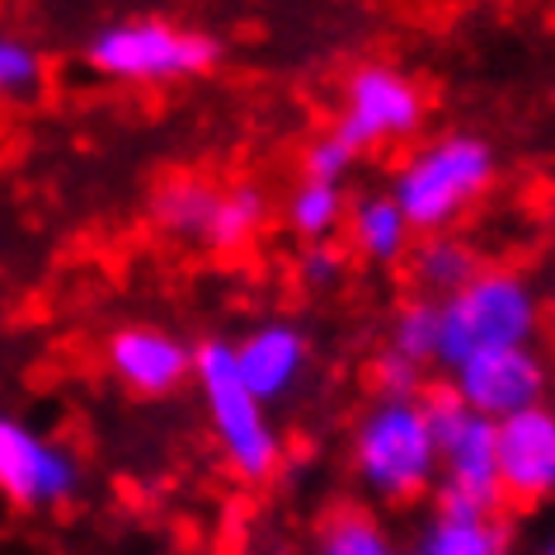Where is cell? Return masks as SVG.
<instances>
[{
  "label": "cell",
  "instance_id": "obj_18",
  "mask_svg": "<svg viewBox=\"0 0 555 555\" xmlns=\"http://www.w3.org/2000/svg\"><path fill=\"white\" fill-rule=\"evenodd\" d=\"M349 203H344L339 184H321V179H301L287 198V227H293L307 245H325L330 235L344 227Z\"/></svg>",
  "mask_w": 555,
  "mask_h": 555
},
{
  "label": "cell",
  "instance_id": "obj_8",
  "mask_svg": "<svg viewBox=\"0 0 555 555\" xmlns=\"http://www.w3.org/2000/svg\"><path fill=\"white\" fill-rule=\"evenodd\" d=\"M420 122H424V90L405 72H396V66L367 62L344 86L335 137H344L363 156V151L405 142V137L420 132Z\"/></svg>",
  "mask_w": 555,
  "mask_h": 555
},
{
  "label": "cell",
  "instance_id": "obj_2",
  "mask_svg": "<svg viewBox=\"0 0 555 555\" xmlns=\"http://www.w3.org/2000/svg\"><path fill=\"white\" fill-rule=\"evenodd\" d=\"M494 184V151L476 132H448L410 151L396 170L391 203L414 235H448Z\"/></svg>",
  "mask_w": 555,
  "mask_h": 555
},
{
  "label": "cell",
  "instance_id": "obj_6",
  "mask_svg": "<svg viewBox=\"0 0 555 555\" xmlns=\"http://www.w3.org/2000/svg\"><path fill=\"white\" fill-rule=\"evenodd\" d=\"M217 62V38L175 20H118L94 34L90 66L118 86H170Z\"/></svg>",
  "mask_w": 555,
  "mask_h": 555
},
{
  "label": "cell",
  "instance_id": "obj_23",
  "mask_svg": "<svg viewBox=\"0 0 555 555\" xmlns=\"http://www.w3.org/2000/svg\"><path fill=\"white\" fill-rule=\"evenodd\" d=\"M358 151L344 142V137H315V142L307 146V156H301V165H307V179H321V184H339L344 175L353 170Z\"/></svg>",
  "mask_w": 555,
  "mask_h": 555
},
{
  "label": "cell",
  "instance_id": "obj_27",
  "mask_svg": "<svg viewBox=\"0 0 555 555\" xmlns=\"http://www.w3.org/2000/svg\"><path fill=\"white\" fill-rule=\"evenodd\" d=\"M396 555H410V551H396Z\"/></svg>",
  "mask_w": 555,
  "mask_h": 555
},
{
  "label": "cell",
  "instance_id": "obj_19",
  "mask_svg": "<svg viewBox=\"0 0 555 555\" xmlns=\"http://www.w3.org/2000/svg\"><path fill=\"white\" fill-rule=\"evenodd\" d=\"M315 555H396V546L367 508H344L321 527Z\"/></svg>",
  "mask_w": 555,
  "mask_h": 555
},
{
  "label": "cell",
  "instance_id": "obj_9",
  "mask_svg": "<svg viewBox=\"0 0 555 555\" xmlns=\"http://www.w3.org/2000/svg\"><path fill=\"white\" fill-rule=\"evenodd\" d=\"M546 391H551V367L537 353V344L532 349L480 353L470 363L452 367V396L490 424H504L522 410L546 405Z\"/></svg>",
  "mask_w": 555,
  "mask_h": 555
},
{
  "label": "cell",
  "instance_id": "obj_20",
  "mask_svg": "<svg viewBox=\"0 0 555 555\" xmlns=\"http://www.w3.org/2000/svg\"><path fill=\"white\" fill-rule=\"evenodd\" d=\"M391 353L410 358V363H438V301L414 297L396 311L391 321Z\"/></svg>",
  "mask_w": 555,
  "mask_h": 555
},
{
  "label": "cell",
  "instance_id": "obj_3",
  "mask_svg": "<svg viewBox=\"0 0 555 555\" xmlns=\"http://www.w3.org/2000/svg\"><path fill=\"white\" fill-rule=\"evenodd\" d=\"M353 470L377 504H420L438 485V448L420 400H372L353 424Z\"/></svg>",
  "mask_w": 555,
  "mask_h": 555
},
{
  "label": "cell",
  "instance_id": "obj_1",
  "mask_svg": "<svg viewBox=\"0 0 555 555\" xmlns=\"http://www.w3.org/2000/svg\"><path fill=\"white\" fill-rule=\"evenodd\" d=\"M541 330V297L522 273L480 269L466 287L438 301V363L462 367L480 353L532 349Z\"/></svg>",
  "mask_w": 555,
  "mask_h": 555
},
{
  "label": "cell",
  "instance_id": "obj_22",
  "mask_svg": "<svg viewBox=\"0 0 555 555\" xmlns=\"http://www.w3.org/2000/svg\"><path fill=\"white\" fill-rule=\"evenodd\" d=\"M372 391H377V400H420L424 396V367L386 349L377 363H372Z\"/></svg>",
  "mask_w": 555,
  "mask_h": 555
},
{
  "label": "cell",
  "instance_id": "obj_7",
  "mask_svg": "<svg viewBox=\"0 0 555 555\" xmlns=\"http://www.w3.org/2000/svg\"><path fill=\"white\" fill-rule=\"evenodd\" d=\"M80 490V462L20 414H0V499L10 508H62Z\"/></svg>",
  "mask_w": 555,
  "mask_h": 555
},
{
  "label": "cell",
  "instance_id": "obj_26",
  "mask_svg": "<svg viewBox=\"0 0 555 555\" xmlns=\"http://www.w3.org/2000/svg\"><path fill=\"white\" fill-rule=\"evenodd\" d=\"M551 321H555V297H551Z\"/></svg>",
  "mask_w": 555,
  "mask_h": 555
},
{
  "label": "cell",
  "instance_id": "obj_15",
  "mask_svg": "<svg viewBox=\"0 0 555 555\" xmlns=\"http://www.w3.org/2000/svg\"><path fill=\"white\" fill-rule=\"evenodd\" d=\"M221 184L203 175H175L165 179L151 198V217H156L160 231L179 235V241H207V227H212V207H217Z\"/></svg>",
  "mask_w": 555,
  "mask_h": 555
},
{
  "label": "cell",
  "instance_id": "obj_21",
  "mask_svg": "<svg viewBox=\"0 0 555 555\" xmlns=\"http://www.w3.org/2000/svg\"><path fill=\"white\" fill-rule=\"evenodd\" d=\"M43 86V57L24 38L0 34V100H24Z\"/></svg>",
  "mask_w": 555,
  "mask_h": 555
},
{
  "label": "cell",
  "instance_id": "obj_11",
  "mask_svg": "<svg viewBox=\"0 0 555 555\" xmlns=\"http://www.w3.org/2000/svg\"><path fill=\"white\" fill-rule=\"evenodd\" d=\"M108 372L142 400L175 396L184 382H193V349L175 339L160 325H122L104 344Z\"/></svg>",
  "mask_w": 555,
  "mask_h": 555
},
{
  "label": "cell",
  "instance_id": "obj_12",
  "mask_svg": "<svg viewBox=\"0 0 555 555\" xmlns=\"http://www.w3.org/2000/svg\"><path fill=\"white\" fill-rule=\"evenodd\" d=\"M231 358H235V372H241L245 391L255 400H283L293 386L307 377V335L287 321H263L255 325L241 344H231Z\"/></svg>",
  "mask_w": 555,
  "mask_h": 555
},
{
  "label": "cell",
  "instance_id": "obj_17",
  "mask_svg": "<svg viewBox=\"0 0 555 555\" xmlns=\"http://www.w3.org/2000/svg\"><path fill=\"white\" fill-rule=\"evenodd\" d=\"M263 217H269V198L255 184H221L203 245L217 249V255H235L263 231Z\"/></svg>",
  "mask_w": 555,
  "mask_h": 555
},
{
  "label": "cell",
  "instance_id": "obj_5",
  "mask_svg": "<svg viewBox=\"0 0 555 555\" xmlns=\"http://www.w3.org/2000/svg\"><path fill=\"white\" fill-rule=\"evenodd\" d=\"M428 424H434V448H438V485H434V508L442 513H499V462H494V424L470 414L452 386L424 396Z\"/></svg>",
  "mask_w": 555,
  "mask_h": 555
},
{
  "label": "cell",
  "instance_id": "obj_28",
  "mask_svg": "<svg viewBox=\"0 0 555 555\" xmlns=\"http://www.w3.org/2000/svg\"><path fill=\"white\" fill-rule=\"evenodd\" d=\"M551 410H555V405H551Z\"/></svg>",
  "mask_w": 555,
  "mask_h": 555
},
{
  "label": "cell",
  "instance_id": "obj_24",
  "mask_svg": "<svg viewBox=\"0 0 555 555\" xmlns=\"http://www.w3.org/2000/svg\"><path fill=\"white\" fill-rule=\"evenodd\" d=\"M297 273H301V283H307V287H330L344 273V255L330 241L325 245H307V249H301Z\"/></svg>",
  "mask_w": 555,
  "mask_h": 555
},
{
  "label": "cell",
  "instance_id": "obj_16",
  "mask_svg": "<svg viewBox=\"0 0 555 555\" xmlns=\"http://www.w3.org/2000/svg\"><path fill=\"white\" fill-rule=\"evenodd\" d=\"M349 235L353 249L372 263H400L410 259V221L400 217V207L391 203V193H372V198H358V207L349 212Z\"/></svg>",
  "mask_w": 555,
  "mask_h": 555
},
{
  "label": "cell",
  "instance_id": "obj_13",
  "mask_svg": "<svg viewBox=\"0 0 555 555\" xmlns=\"http://www.w3.org/2000/svg\"><path fill=\"white\" fill-rule=\"evenodd\" d=\"M410 555H513V527L499 513L434 508Z\"/></svg>",
  "mask_w": 555,
  "mask_h": 555
},
{
  "label": "cell",
  "instance_id": "obj_4",
  "mask_svg": "<svg viewBox=\"0 0 555 555\" xmlns=\"http://www.w3.org/2000/svg\"><path fill=\"white\" fill-rule=\"evenodd\" d=\"M193 386L203 396V414L212 428L221 456L241 480H269L283 462V438L269 420V405L245 391L241 372H235L231 344L207 339L193 349Z\"/></svg>",
  "mask_w": 555,
  "mask_h": 555
},
{
  "label": "cell",
  "instance_id": "obj_25",
  "mask_svg": "<svg viewBox=\"0 0 555 555\" xmlns=\"http://www.w3.org/2000/svg\"><path fill=\"white\" fill-rule=\"evenodd\" d=\"M532 555H555V527H551V532L537 541V551H532Z\"/></svg>",
  "mask_w": 555,
  "mask_h": 555
},
{
  "label": "cell",
  "instance_id": "obj_10",
  "mask_svg": "<svg viewBox=\"0 0 555 555\" xmlns=\"http://www.w3.org/2000/svg\"><path fill=\"white\" fill-rule=\"evenodd\" d=\"M494 462L504 504H555V410L537 405L494 424Z\"/></svg>",
  "mask_w": 555,
  "mask_h": 555
},
{
  "label": "cell",
  "instance_id": "obj_14",
  "mask_svg": "<svg viewBox=\"0 0 555 555\" xmlns=\"http://www.w3.org/2000/svg\"><path fill=\"white\" fill-rule=\"evenodd\" d=\"M480 273V259L462 235H424L420 245H410V278L420 287V297L442 301L452 297L456 287H466L470 278Z\"/></svg>",
  "mask_w": 555,
  "mask_h": 555
}]
</instances>
